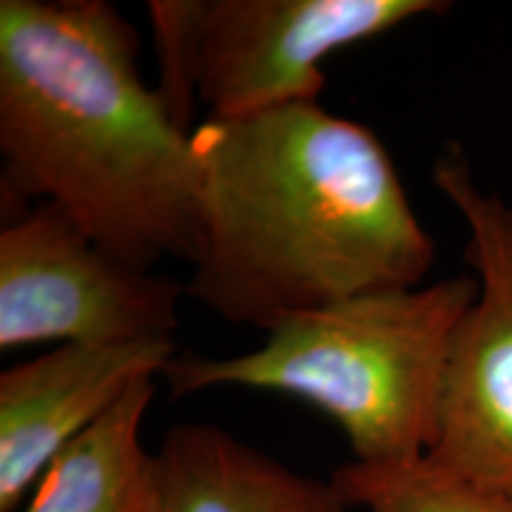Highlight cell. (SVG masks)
I'll return each instance as SVG.
<instances>
[{
    "mask_svg": "<svg viewBox=\"0 0 512 512\" xmlns=\"http://www.w3.org/2000/svg\"><path fill=\"white\" fill-rule=\"evenodd\" d=\"M176 358L171 337L62 344L0 375V512L15 510L64 446Z\"/></svg>",
    "mask_w": 512,
    "mask_h": 512,
    "instance_id": "obj_7",
    "label": "cell"
},
{
    "mask_svg": "<svg viewBox=\"0 0 512 512\" xmlns=\"http://www.w3.org/2000/svg\"><path fill=\"white\" fill-rule=\"evenodd\" d=\"M138 31L105 0L0 3L3 207L41 200L150 271L195 261L192 133L138 72Z\"/></svg>",
    "mask_w": 512,
    "mask_h": 512,
    "instance_id": "obj_2",
    "label": "cell"
},
{
    "mask_svg": "<svg viewBox=\"0 0 512 512\" xmlns=\"http://www.w3.org/2000/svg\"><path fill=\"white\" fill-rule=\"evenodd\" d=\"M477 292V278L456 275L358 294L283 320L249 354L176 356L164 375L174 396L228 384L297 396L342 427L356 463H415L437 434L448 351Z\"/></svg>",
    "mask_w": 512,
    "mask_h": 512,
    "instance_id": "obj_3",
    "label": "cell"
},
{
    "mask_svg": "<svg viewBox=\"0 0 512 512\" xmlns=\"http://www.w3.org/2000/svg\"><path fill=\"white\" fill-rule=\"evenodd\" d=\"M147 15L152 19L159 60L157 93L176 124L192 133L197 128L192 124L197 91L190 74L192 0H150Z\"/></svg>",
    "mask_w": 512,
    "mask_h": 512,
    "instance_id": "obj_11",
    "label": "cell"
},
{
    "mask_svg": "<svg viewBox=\"0 0 512 512\" xmlns=\"http://www.w3.org/2000/svg\"><path fill=\"white\" fill-rule=\"evenodd\" d=\"M432 178L470 230L465 256L479 292L453 335L425 458L460 482L512 496V207L479 188L456 145Z\"/></svg>",
    "mask_w": 512,
    "mask_h": 512,
    "instance_id": "obj_4",
    "label": "cell"
},
{
    "mask_svg": "<svg viewBox=\"0 0 512 512\" xmlns=\"http://www.w3.org/2000/svg\"><path fill=\"white\" fill-rule=\"evenodd\" d=\"M200 242L185 292L273 330L358 294L420 287L434 242L370 128L318 102L192 131Z\"/></svg>",
    "mask_w": 512,
    "mask_h": 512,
    "instance_id": "obj_1",
    "label": "cell"
},
{
    "mask_svg": "<svg viewBox=\"0 0 512 512\" xmlns=\"http://www.w3.org/2000/svg\"><path fill=\"white\" fill-rule=\"evenodd\" d=\"M349 508L366 512H512V496L460 482L427 458L401 465H342L332 475Z\"/></svg>",
    "mask_w": 512,
    "mask_h": 512,
    "instance_id": "obj_10",
    "label": "cell"
},
{
    "mask_svg": "<svg viewBox=\"0 0 512 512\" xmlns=\"http://www.w3.org/2000/svg\"><path fill=\"white\" fill-rule=\"evenodd\" d=\"M152 512H347L335 482L290 470L214 425H176L159 444Z\"/></svg>",
    "mask_w": 512,
    "mask_h": 512,
    "instance_id": "obj_8",
    "label": "cell"
},
{
    "mask_svg": "<svg viewBox=\"0 0 512 512\" xmlns=\"http://www.w3.org/2000/svg\"><path fill=\"white\" fill-rule=\"evenodd\" d=\"M185 287L126 264L50 202L0 230V349L171 337Z\"/></svg>",
    "mask_w": 512,
    "mask_h": 512,
    "instance_id": "obj_5",
    "label": "cell"
},
{
    "mask_svg": "<svg viewBox=\"0 0 512 512\" xmlns=\"http://www.w3.org/2000/svg\"><path fill=\"white\" fill-rule=\"evenodd\" d=\"M446 10L437 0H192V83L219 119L318 102L330 53Z\"/></svg>",
    "mask_w": 512,
    "mask_h": 512,
    "instance_id": "obj_6",
    "label": "cell"
},
{
    "mask_svg": "<svg viewBox=\"0 0 512 512\" xmlns=\"http://www.w3.org/2000/svg\"><path fill=\"white\" fill-rule=\"evenodd\" d=\"M152 396V377L133 384L112 411L57 453L19 512L155 510L157 458L140 441Z\"/></svg>",
    "mask_w": 512,
    "mask_h": 512,
    "instance_id": "obj_9",
    "label": "cell"
}]
</instances>
